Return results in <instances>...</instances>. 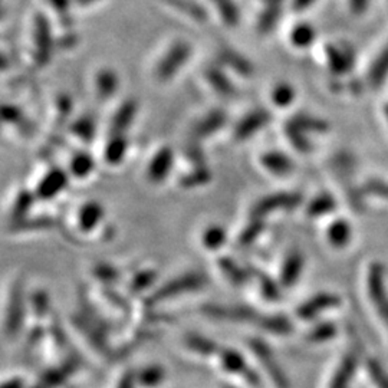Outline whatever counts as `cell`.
<instances>
[{
  "instance_id": "37",
  "label": "cell",
  "mask_w": 388,
  "mask_h": 388,
  "mask_svg": "<svg viewBox=\"0 0 388 388\" xmlns=\"http://www.w3.org/2000/svg\"><path fill=\"white\" fill-rule=\"evenodd\" d=\"M333 205L335 203H333V200L329 196H319L318 199H315L312 202V205L309 206L308 212L312 216H319V215L328 213L333 207Z\"/></svg>"
},
{
  "instance_id": "28",
  "label": "cell",
  "mask_w": 388,
  "mask_h": 388,
  "mask_svg": "<svg viewBox=\"0 0 388 388\" xmlns=\"http://www.w3.org/2000/svg\"><path fill=\"white\" fill-rule=\"evenodd\" d=\"M93 170V160L86 153H78L71 161V173L76 177H86Z\"/></svg>"
},
{
  "instance_id": "7",
  "label": "cell",
  "mask_w": 388,
  "mask_h": 388,
  "mask_svg": "<svg viewBox=\"0 0 388 388\" xmlns=\"http://www.w3.org/2000/svg\"><path fill=\"white\" fill-rule=\"evenodd\" d=\"M35 45H36V59L39 64H46L52 54V32L51 26L42 15L36 18L35 23Z\"/></svg>"
},
{
  "instance_id": "29",
  "label": "cell",
  "mask_w": 388,
  "mask_h": 388,
  "mask_svg": "<svg viewBox=\"0 0 388 388\" xmlns=\"http://www.w3.org/2000/svg\"><path fill=\"white\" fill-rule=\"evenodd\" d=\"M223 275L233 283H240V282H244L245 278H246V273L244 272V269L239 268L236 265L234 261L229 259V258H223L220 259V263H219Z\"/></svg>"
},
{
  "instance_id": "14",
  "label": "cell",
  "mask_w": 388,
  "mask_h": 388,
  "mask_svg": "<svg viewBox=\"0 0 388 388\" xmlns=\"http://www.w3.org/2000/svg\"><path fill=\"white\" fill-rule=\"evenodd\" d=\"M135 374H137L138 387H142V388H157L163 385L167 377L164 367L159 364H152L149 367L137 371Z\"/></svg>"
},
{
  "instance_id": "21",
  "label": "cell",
  "mask_w": 388,
  "mask_h": 388,
  "mask_svg": "<svg viewBox=\"0 0 388 388\" xmlns=\"http://www.w3.org/2000/svg\"><path fill=\"white\" fill-rule=\"evenodd\" d=\"M202 244L209 251H217L226 244V232L220 226H210L203 232Z\"/></svg>"
},
{
  "instance_id": "8",
  "label": "cell",
  "mask_w": 388,
  "mask_h": 388,
  "mask_svg": "<svg viewBox=\"0 0 388 388\" xmlns=\"http://www.w3.org/2000/svg\"><path fill=\"white\" fill-rule=\"evenodd\" d=\"M183 346L187 353L202 360L216 358V355L220 351V347L213 341V339L200 333L186 335V338L183 339Z\"/></svg>"
},
{
  "instance_id": "35",
  "label": "cell",
  "mask_w": 388,
  "mask_h": 388,
  "mask_svg": "<svg viewBox=\"0 0 388 388\" xmlns=\"http://www.w3.org/2000/svg\"><path fill=\"white\" fill-rule=\"evenodd\" d=\"M262 229H263V224H262L261 219H256V217H255V220H252V222L246 226V229L244 230V233H240V239H239V240H240V244H244V245L252 244V241L256 240V237L261 234Z\"/></svg>"
},
{
  "instance_id": "32",
  "label": "cell",
  "mask_w": 388,
  "mask_h": 388,
  "mask_svg": "<svg viewBox=\"0 0 388 388\" xmlns=\"http://www.w3.org/2000/svg\"><path fill=\"white\" fill-rule=\"evenodd\" d=\"M217 8H219L220 16L226 25H230V26L237 25L240 13H239V9L233 0H222V2L217 4Z\"/></svg>"
},
{
  "instance_id": "20",
  "label": "cell",
  "mask_w": 388,
  "mask_h": 388,
  "mask_svg": "<svg viewBox=\"0 0 388 388\" xmlns=\"http://www.w3.org/2000/svg\"><path fill=\"white\" fill-rule=\"evenodd\" d=\"M220 59L223 64L232 67L236 72L241 74V75H251L252 74V65L251 62L245 58L241 57L240 54L232 51V50H226L220 54Z\"/></svg>"
},
{
  "instance_id": "25",
  "label": "cell",
  "mask_w": 388,
  "mask_h": 388,
  "mask_svg": "<svg viewBox=\"0 0 388 388\" xmlns=\"http://www.w3.org/2000/svg\"><path fill=\"white\" fill-rule=\"evenodd\" d=\"M315 39V30L311 25L307 23H301L297 25L292 30V35H290V40L298 47H307L309 45H312Z\"/></svg>"
},
{
  "instance_id": "38",
  "label": "cell",
  "mask_w": 388,
  "mask_h": 388,
  "mask_svg": "<svg viewBox=\"0 0 388 388\" xmlns=\"http://www.w3.org/2000/svg\"><path fill=\"white\" fill-rule=\"evenodd\" d=\"M329 55V64L331 68L335 71H346L348 68V61H347V54L338 51V50H331L328 52Z\"/></svg>"
},
{
  "instance_id": "5",
  "label": "cell",
  "mask_w": 388,
  "mask_h": 388,
  "mask_svg": "<svg viewBox=\"0 0 388 388\" xmlns=\"http://www.w3.org/2000/svg\"><path fill=\"white\" fill-rule=\"evenodd\" d=\"M302 198L295 193H276L269 194L261 199L252 209V215L256 219H261L275 210H289L294 209L301 203Z\"/></svg>"
},
{
  "instance_id": "15",
  "label": "cell",
  "mask_w": 388,
  "mask_h": 388,
  "mask_svg": "<svg viewBox=\"0 0 388 388\" xmlns=\"http://www.w3.org/2000/svg\"><path fill=\"white\" fill-rule=\"evenodd\" d=\"M261 161H262V166L268 171H270L276 176H285V174L292 171V169H294V163L290 161V159L279 152H269V153L263 154Z\"/></svg>"
},
{
  "instance_id": "9",
  "label": "cell",
  "mask_w": 388,
  "mask_h": 388,
  "mask_svg": "<svg viewBox=\"0 0 388 388\" xmlns=\"http://www.w3.org/2000/svg\"><path fill=\"white\" fill-rule=\"evenodd\" d=\"M270 120V114L266 110H256L248 114L244 120H241L236 130V138L237 139H248L251 138L255 132H258L261 128H263Z\"/></svg>"
},
{
  "instance_id": "44",
  "label": "cell",
  "mask_w": 388,
  "mask_h": 388,
  "mask_svg": "<svg viewBox=\"0 0 388 388\" xmlns=\"http://www.w3.org/2000/svg\"><path fill=\"white\" fill-rule=\"evenodd\" d=\"M215 2H217V4H219V2H222V0H215Z\"/></svg>"
},
{
  "instance_id": "39",
  "label": "cell",
  "mask_w": 388,
  "mask_h": 388,
  "mask_svg": "<svg viewBox=\"0 0 388 388\" xmlns=\"http://www.w3.org/2000/svg\"><path fill=\"white\" fill-rule=\"evenodd\" d=\"M30 205H32V196H30V194L29 193H23V194H21V196H19V199L16 200V205H15V210H13V213H15V216H18V217H22V215H25L28 210H29V207H30Z\"/></svg>"
},
{
  "instance_id": "17",
  "label": "cell",
  "mask_w": 388,
  "mask_h": 388,
  "mask_svg": "<svg viewBox=\"0 0 388 388\" xmlns=\"http://www.w3.org/2000/svg\"><path fill=\"white\" fill-rule=\"evenodd\" d=\"M95 85H96V91H98L100 98L107 100L118 89V76L111 69H103L98 75H96Z\"/></svg>"
},
{
  "instance_id": "26",
  "label": "cell",
  "mask_w": 388,
  "mask_h": 388,
  "mask_svg": "<svg viewBox=\"0 0 388 388\" xmlns=\"http://www.w3.org/2000/svg\"><path fill=\"white\" fill-rule=\"evenodd\" d=\"M286 137L299 152H308L311 149L308 138L304 135V130H301L294 121L286 124Z\"/></svg>"
},
{
  "instance_id": "23",
  "label": "cell",
  "mask_w": 388,
  "mask_h": 388,
  "mask_svg": "<svg viewBox=\"0 0 388 388\" xmlns=\"http://www.w3.org/2000/svg\"><path fill=\"white\" fill-rule=\"evenodd\" d=\"M387 75H388V45L384 47V51L380 54V57L374 61L372 68L370 71V81L374 85H378L385 79Z\"/></svg>"
},
{
  "instance_id": "18",
  "label": "cell",
  "mask_w": 388,
  "mask_h": 388,
  "mask_svg": "<svg viewBox=\"0 0 388 388\" xmlns=\"http://www.w3.org/2000/svg\"><path fill=\"white\" fill-rule=\"evenodd\" d=\"M128 149V141L122 134H114L105 147V159L110 164H118L122 161Z\"/></svg>"
},
{
  "instance_id": "1",
  "label": "cell",
  "mask_w": 388,
  "mask_h": 388,
  "mask_svg": "<svg viewBox=\"0 0 388 388\" xmlns=\"http://www.w3.org/2000/svg\"><path fill=\"white\" fill-rule=\"evenodd\" d=\"M217 368L233 378L244 380L248 385H258L259 378L256 372L249 367L246 358L241 355L234 348H220L219 354L216 355Z\"/></svg>"
},
{
  "instance_id": "19",
  "label": "cell",
  "mask_w": 388,
  "mask_h": 388,
  "mask_svg": "<svg viewBox=\"0 0 388 388\" xmlns=\"http://www.w3.org/2000/svg\"><path fill=\"white\" fill-rule=\"evenodd\" d=\"M226 122V115L223 111H212L207 117H205L196 127L198 137H207L217 130H220Z\"/></svg>"
},
{
  "instance_id": "36",
  "label": "cell",
  "mask_w": 388,
  "mask_h": 388,
  "mask_svg": "<svg viewBox=\"0 0 388 388\" xmlns=\"http://www.w3.org/2000/svg\"><path fill=\"white\" fill-rule=\"evenodd\" d=\"M292 121H294L301 130H304V131L311 130V131H318V132H321V131H324V130L326 128L325 122H322V121H319V120H315V118H312V117H308V115H298V117H295Z\"/></svg>"
},
{
  "instance_id": "42",
  "label": "cell",
  "mask_w": 388,
  "mask_h": 388,
  "mask_svg": "<svg viewBox=\"0 0 388 388\" xmlns=\"http://www.w3.org/2000/svg\"><path fill=\"white\" fill-rule=\"evenodd\" d=\"M312 2H314V0H295V6L297 8H307Z\"/></svg>"
},
{
  "instance_id": "34",
  "label": "cell",
  "mask_w": 388,
  "mask_h": 388,
  "mask_svg": "<svg viewBox=\"0 0 388 388\" xmlns=\"http://www.w3.org/2000/svg\"><path fill=\"white\" fill-rule=\"evenodd\" d=\"M72 131L82 139L85 141H89L93 138V134H95V124L92 120L84 117V118H79L74 122L72 125Z\"/></svg>"
},
{
  "instance_id": "6",
  "label": "cell",
  "mask_w": 388,
  "mask_h": 388,
  "mask_svg": "<svg viewBox=\"0 0 388 388\" xmlns=\"http://www.w3.org/2000/svg\"><path fill=\"white\" fill-rule=\"evenodd\" d=\"M25 318V302L22 301L21 287L13 286L11 301L6 304L5 311V332L11 336H16L21 331L22 321Z\"/></svg>"
},
{
  "instance_id": "45",
  "label": "cell",
  "mask_w": 388,
  "mask_h": 388,
  "mask_svg": "<svg viewBox=\"0 0 388 388\" xmlns=\"http://www.w3.org/2000/svg\"><path fill=\"white\" fill-rule=\"evenodd\" d=\"M224 388H233V387H224Z\"/></svg>"
},
{
  "instance_id": "12",
  "label": "cell",
  "mask_w": 388,
  "mask_h": 388,
  "mask_svg": "<svg viewBox=\"0 0 388 388\" xmlns=\"http://www.w3.org/2000/svg\"><path fill=\"white\" fill-rule=\"evenodd\" d=\"M103 216H104V209L100 203L89 202V203L84 205L78 213L79 229L84 232L93 230L103 220Z\"/></svg>"
},
{
  "instance_id": "30",
  "label": "cell",
  "mask_w": 388,
  "mask_h": 388,
  "mask_svg": "<svg viewBox=\"0 0 388 388\" xmlns=\"http://www.w3.org/2000/svg\"><path fill=\"white\" fill-rule=\"evenodd\" d=\"M329 240L331 244L335 246H343L346 245L350 239V227L346 222H336L329 229Z\"/></svg>"
},
{
  "instance_id": "11",
  "label": "cell",
  "mask_w": 388,
  "mask_h": 388,
  "mask_svg": "<svg viewBox=\"0 0 388 388\" xmlns=\"http://www.w3.org/2000/svg\"><path fill=\"white\" fill-rule=\"evenodd\" d=\"M174 161V154L171 152V149L169 147H163L161 150L157 152V154L152 159L149 169H147V176L153 183H160L163 181L173 166Z\"/></svg>"
},
{
  "instance_id": "24",
  "label": "cell",
  "mask_w": 388,
  "mask_h": 388,
  "mask_svg": "<svg viewBox=\"0 0 388 388\" xmlns=\"http://www.w3.org/2000/svg\"><path fill=\"white\" fill-rule=\"evenodd\" d=\"M280 2L282 0H269V8L262 13L259 21V29L262 33L269 32L280 15Z\"/></svg>"
},
{
  "instance_id": "13",
  "label": "cell",
  "mask_w": 388,
  "mask_h": 388,
  "mask_svg": "<svg viewBox=\"0 0 388 388\" xmlns=\"http://www.w3.org/2000/svg\"><path fill=\"white\" fill-rule=\"evenodd\" d=\"M304 258L298 252L289 253L280 269V282L283 286H292L302 272Z\"/></svg>"
},
{
  "instance_id": "43",
  "label": "cell",
  "mask_w": 388,
  "mask_h": 388,
  "mask_svg": "<svg viewBox=\"0 0 388 388\" xmlns=\"http://www.w3.org/2000/svg\"><path fill=\"white\" fill-rule=\"evenodd\" d=\"M75 2L79 4V5H82V6H88V5H92L95 2H98V0H75Z\"/></svg>"
},
{
  "instance_id": "31",
  "label": "cell",
  "mask_w": 388,
  "mask_h": 388,
  "mask_svg": "<svg viewBox=\"0 0 388 388\" xmlns=\"http://www.w3.org/2000/svg\"><path fill=\"white\" fill-rule=\"evenodd\" d=\"M156 278H157V273L153 269L141 270L132 278L130 287L132 292H141V290L149 289L152 286V283L156 280Z\"/></svg>"
},
{
  "instance_id": "3",
  "label": "cell",
  "mask_w": 388,
  "mask_h": 388,
  "mask_svg": "<svg viewBox=\"0 0 388 388\" xmlns=\"http://www.w3.org/2000/svg\"><path fill=\"white\" fill-rule=\"evenodd\" d=\"M249 347H251L252 355L255 357V360L258 361V364L261 365V368L263 370V372L266 370L270 381L275 385H278L279 388H289V382L286 381V377L283 375L282 370L279 368V364L275 360L270 347L265 341H262V339H259V338L252 339V341L249 343Z\"/></svg>"
},
{
  "instance_id": "41",
  "label": "cell",
  "mask_w": 388,
  "mask_h": 388,
  "mask_svg": "<svg viewBox=\"0 0 388 388\" xmlns=\"http://www.w3.org/2000/svg\"><path fill=\"white\" fill-rule=\"evenodd\" d=\"M50 4L57 8V11H65L69 5V0H50Z\"/></svg>"
},
{
  "instance_id": "33",
  "label": "cell",
  "mask_w": 388,
  "mask_h": 388,
  "mask_svg": "<svg viewBox=\"0 0 388 388\" xmlns=\"http://www.w3.org/2000/svg\"><path fill=\"white\" fill-rule=\"evenodd\" d=\"M210 180V171L202 167H198L196 170H193L187 176L183 177L181 184L184 187H198L200 184H206Z\"/></svg>"
},
{
  "instance_id": "4",
  "label": "cell",
  "mask_w": 388,
  "mask_h": 388,
  "mask_svg": "<svg viewBox=\"0 0 388 388\" xmlns=\"http://www.w3.org/2000/svg\"><path fill=\"white\" fill-rule=\"evenodd\" d=\"M191 55V47L186 42L174 43L157 67V76L163 81L174 76Z\"/></svg>"
},
{
  "instance_id": "2",
  "label": "cell",
  "mask_w": 388,
  "mask_h": 388,
  "mask_svg": "<svg viewBox=\"0 0 388 388\" xmlns=\"http://www.w3.org/2000/svg\"><path fill=\"white\" fill-rule=\"evenodd\" d=\"M206 283V278L198 272H190L186 273L183 276L174 278L171 280H169L167 283H164L163 286H160L156 292L153 294V301L154 302H160V301H166V299H171L176 295L180 294H187V292H193V290H199L200 287H203Z\"/></svg>"
},
{
  "instance_id": "27",
  "label": "cell",
  "mask_w": 388,
  "mask_h": 388,
  "mask_svg": "<svg viewBox=\"0 0 388 388\" xmlns=\"http://www.w3.org/2000/svg\"><path fill=\"white\" fill-rule=\"evenodd\" d=\"M295 98V91L289 84H279L272 91V101L278 107H287Z\"/></svg>"
},
{
  "instance_id": "10",
  "label": "cell",
  "mask_w": 388,
  "mask_h": 388,
  "mask_svg": "<svg viewBox=\"0 0 388 388\" xmlns=\"http://www.w3.org/2000/svg\"><path fill=\"white\" fill-rule=\"evenodd\" d=\"M67 183H68L67 174L62 170L57 169L50 171L42 178L36 193L40 199H52L58 196V194L67 187Z\"/></svg>"
},
{
  "instance_id": "22",
  "label": "cell",
  "mask_w": 388,
  "mask_h": 388,
  "mask_svg": "<svg viewBox=\"0 0 388 388\" xmlns=\"http://www.w3.org/2000/svg\"><path fill=\"white\" fill-rule=\"evenodd\" d=\"M206 76L216 92H219L222 95H232L234 92L233 84L226 78V75L222 71H219L216 68H210L207 71Z\"/></svg>"
},
{
  "instance_id": "16",
  "label": "cell",
  "mask_w": 388,
  "mask_h": 388,
  "mask_svg": "<svg viewBox=\"0 0 388 388\" xmlns=\"http://www.w3.org/2000/svg\"><path fill=\"white\" fill-rule=\"evenodd\" d=\"M135 113H137V104L132 100L124 103L118 108V111L115 113V115L113 118V122H111L113 132L122 134L131 125V122L135 117Z\"/></svg>"
},
{
  "instance_id": "40",
  "label": "cell",
  "mask_w": 388,
  "mask_h": 388,
  "mask_svg": "<svg viewBox=\"0 0 388 388\" xmlns=\"http://www.w3.org/2000/svg\"><path fill=\"white\" fill-rule=\"evenodd\" d=\"M135 385H138L137 374L135 372H124L114 388H134Z\"/></svg>"
}]
</instances>
